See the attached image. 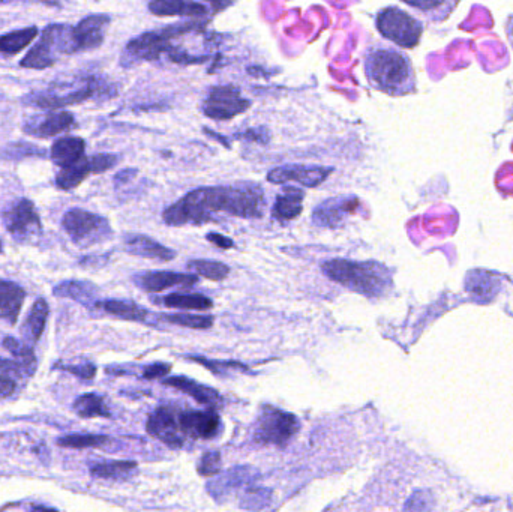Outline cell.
<instances>
[{"instance_id":"1","label":"cell","mask_w":513,"mask_h":512,"mask_svg":"<svg viewBox=\"0 0 513 512\" xmlns=\"http://www.w3.org/2000/svg\"><path fill=\"white\" fill-rule=\"evenodd\" d=\"M264 193L254 184H240L234 187L198 188L179 202L165 209L164 221L168 226H203L215 220L213 215L224 212L237 218L263 217Z\"/></svg>"},{"instance_id":"2","label":"cell","mask_w":513,"mask_h":512,"mask_svg":"<svg viewBox=\"0 0 513 512\" xmlns=\"http://www.w3.org/2000/svg\"><path fill=\"white\" fill-rule=\"evenodd\" d=\"M369 86L393 98L416 94L417 80L411 59L401 50L380 46L369 50L363 64Z\"/></svg>"},{"instance_id":"3","label":"cell","mask_w":513,"mask_h":512,"mask_svg":"<svg viewBox=\"0 0 513 512\" xmlns=\"http://www.w3.org/2000/svg\"><path fill=\"white\" fill-rule=\"evenodd\" d=\"M321 271L329 280L347 287L351 292L368 298H381L393 289L392 271L383 263L351 262L345 259L327 260Z\"/></svg>"},{"instance_id":"4","label":"cell","mask_w":513,"mask_h":512,"mask_svg":"<svg viewBox=\"0 0 513 512\" xmlns=\"http://www.w3.org/2000/svg\"><path fill=\"white\" fill-rule=\"evenodd\" d=\"M107 88L98 77H81L72 82L53 83L44 91L32 92L23 98V103L35 109L60 110L92 100Z\"/></svg>"},{"instance_id":"5","label":"cell","mask_w":513,"mask_h":512,"mask_svg":"<svg viewBox=\"0 0 513 512\" xmlns=\"http://www.w3.org/2000/svg\"><path fill=\"white\" fill-rule=\"evenodd\" d=\"M71 26L50 25L42 32L38 43L21 59L20 67L26 70H45L53 67L57 55H72Z\"/></svg>"},{"instance_id":"6","label":"cell","mask_w":513,"mask_h":512,"mask_svg":"<svg viewBox=\"0 0 513 512\" xmlns=\"http://www.w3.org/2000/svg\"><path fill=\"white\" fill-rule=\"evenodd\" d=\"M377 31L386 40L392 41L401 49L413 50L422 41L423 23L398 7H387L377 14Z\"/></svg>"},{"instance_id":"7","label":"cell","mask_w":513,"mask_h":512,"mask_svg":"<svg viewBox=\"0 0 513 512\" xmlns=\"http://www.w3.org/2000/svg\"><path fill=\"white\" fill-rule=\"evenodd\" d=\"M62 229L78 247H92L108 241L113 235L107 218L84 209H69L62 218Z\"/></svg>"},{"instance_id":"8","label":"cell","mask_w":513,"mask_h":512,"mask_svg":"<svg viewBox=\"0 0 513 512\" xmlns=\"http://www.w3.org/2000/svg\"><path fill=\"white\" fill-rule=\"evenodd\" d=\"M197 25H177L173 28L164 29V31L147 32L129 41L122 56L123 67H131L140 61H155L162 53L170 55L173 47L170 46L171 40L177 35L186 34L194 31Z\"/></svg>"},{"instance_id":"9","label":"cell","mask_w":513,"mask_h":512,"mask_svg":"<svg viewBox=\"0 0 513 512\" xmlns=\"http://www.w3.org/2000/svg\"><path fill=\"white\" fill-rule=\"evenodd\" d=\"M299 428V419L296 415L284 412L270 404H264L255 425L254 439L255 442L264 443V445L284 446L296 436Z\"/></svg>"},{"instance_id":"10","label":"cell","mask_w":513,"mask_h":512,"mask_svg":"<svg viewBox=\"0 0 513 512\" xmlns=\"http://www.w3.org/2000/svg\"><path fill=\"white\" fill-rule=\"evenodd\" d=\"M251 107V101L242 97L234 86H213L203 101L204 115L215 121H228L242 115Z\"/></svg>"},{"instance_id":"11","label":"cell","mask_w":513,"mask_h":512,"mask_svg":"<svg viewBox=\"0 0 513 512\" xmlns=\"http://www.w3.org/2000/svg\"><path fill=\"white\" fill-rule=\"evenodd\" d=\"M5 229L18 242H27L41 235L42 224L35 205L29 199L12 203L2 215Z\"/></svg>"},{"instance_id":"12","label":"cell","mask_w":513,"mask_h":512,"mask_svg":"<svg viewBox=\"0 0 513 512\" xmlns=\"http://www.w3.org/2000/svg\"><path fill=\"white\" fill-rule=\"evenodd\" d=\"M185 436L209 440L221 433V418L213 407L207 410H186L177 415Z\"/></svg>"},{"instance_id":"13","label":"cell","mask_w":513,"mask_h":512,"mask_svg":"<svg viewBox=\"0 0 513 512\" xmlns=\"http://www.w3.org/2000/svg\"><path fill=\"white\" fill-rule=\"evenodd\" d=\"M146 428L150 436L161 440L168 448H182L185 442V434L182 433L179 419L170 407H158L155 412L150 413Z\"/></svg>"},{"instance_id":"14","label":"cell","mask_w":513,"mask_h":512,"mask_svg":"<svg viewBox=\"0 0 513 512\" xmlns=\"http://www.w3.org/2000/svg\"><path fill=\"white\" fill-rule=\"evenodd\" d=\"M75 118L66 110H50V112L35 115L27 119L23 131L36 139H51L74 127Z\"/></svg>"},{"instance_id":"15","label":"cell","mask_w":513,"mask_h":512,"mask_svg":"<svg viewBox=\"0 0 513 512\" xmlns=\"http://www.w3.org/2000/svg\"><path fill=\"white\" fill-rule=\"evenodd\" d=\"M332 167L320 166H299V164H290V166L276 167L267 175V181L272 184H285V182H297L303 187L315 188L323 184L330 175Z\"/></svg>"},{"instance_id":"16","label":"cell","mask_w":513,"mask_h":512,"mask_svg":"<svg viewBox=\"0 0 513 512\" xmlns=\"http://www.w3.org/2000/svg\"><path fill=\"white\" fill-rule=\"evenodd\" d=\"M359 209V199L354 196L333 197L324 200L312 212V221L320 227L336 229Z\"/></svg>"},{"instance_id":"17","label":"cell","mask_w":513,"mask_h":512,"mask_svg":"<svg viewBox=\"0 0 513 512\" xmlns=\"http://www.w3.org/2000/svg\"><path fill=\"white\" fill-rule=\"evenodd\" d=\"M111 19L104 14L89 16L71 29L72 53L98 49L104 43L105 31Z\"/></svg>"},{"instance_id":"18","label":"cell","mask_w":513,"mask_h":512,"mask_svg":"<svg viewBox=\"0 0 513 512\" xmlns=\"http://www.w3.org/2000/svg\"><path fill=\"white\" fill-rule=\"evenodd\" d=\"M258 476L257 470L249 466H237L227 472L221 473L218 478L212 479L207 484V493L216 500V502H225L233 491L239 488H246L254 484Z\"/></svg>"},{"instance_id":"19","label":"cell","mask_w":513,"mask_h":512,"mask_svg":"<svg viewBox=\"0 0 513 512\" xmlns=\"http://www.w3.org/2000/svg\"><path fill=\"white\" fill-rule=\"evenodd\" d=\"M132 280L140 289L149 293H159L162 290L171 289V287L189 289L198 283L197 274H179V272L171 271L143 272V274L134 275Z\"/></svg>"},{"instance_id":"20","label":"cell","mask_w":513,"mask_h":512,"mask_svg":"<svg viewBox=\"0 0 513 512\" xmlns=\"http://www.w3.org/2000/svg\"><path fill=\"white\" fill-rule=\"evenodd\" d=\"M125 250L132 256L155 259L159 262H170L176 259L177 253L165 245L159 244L155 239L144 235H126L123 239Z\"/></svg>"},{"instance_id":"21","label":"cell","mask_w":513,"mask_h":512,"mask_svg":"<svg viewBox=\"0 0 513 512\" xmlns=\"http://www.w3.org/2000/svg\"><path fill=\"white\" fill-rule=\"evenodd\" d=\"M162 385L179 389L183 394L189 395V397L194 398L198 403L204 404V406L207 407H213V409L221 406L222 403V398L221 395L218 394V391L209 388V386L201 385V383L195 382V380L189 379V377H167V379L162 380Z\"/></svg>"},{"instance_id":"22","label":"cell","mask_w":513,"mask_h":512,"mask_svg":"<svg viewBox=\"0 0 513 512\" xmlns=\"http://www.w3.org/2000/svg\"><path fill=\"white\" fill-rule=\"evenodd\" d=\"M414 13L419 14L425 22L444 23L453 11L458 8L461 0H401Z\"/></svg>"},{"instance_id":"23","label":"cell","mask_w":513,"mask_h":512,"mask_svg":"<svg viewBox=\"0 0 513 512\" xmlns=\"http://www.w3.org/2000/svg\"><path fill=\"white\" fill-rule=\"evenodd\" d=\"M26 292L23 287L12 281H0V319L9 325H15L24 304Z\"/></svg>"},{"instance_id":"24","label":"cell","mask_w":513,"mask_h":512,"mask_svg":"<svg viewBox=\"0 0 513 512\" xmlns=\"http://www.w3.org/2000/svg\"><path fill=\"white\" fill-rule=\"evenodd\" d=\"M99 289L95 284L89 281L68 280L56 284L53 289V295L56 298H68L78 304L86 305V307H95L96 298H98Z\"/></svg>"},{"instance_id":"25","label":"cell","mask_w":513,"mask_h":512,"mask_svg":"<svg viewBox=\"0 0 513 512\" xmlns=\"http://www.w3.org/2000/svg\"><path fill=\"white\" fill-rule=\"evenodd\" d=\"M150 13L155 16H206V5L192 2V0H150Z\"/></svg>"},{"instance_id":"26","label":"cell","mask_w":513,"mask_h":512,"mask_svg":"<svg viewBox=\"0 0 513 512\" xmlns=\"http://www.w3.org/2000/svg\"><path fill=\"white\" fill-rule=\"evenodd\" d=\"M86 142L81 137H62L50 149V158L57 167H66L84 157Z\"/></svg>"},{"instance_id":"27","label":"cell","mask_w":513,"mask_h":512,"mask_svg":"<svg viewBox=\"0 0 513 512\" xmlns=\"http://www.w3.org/2000/svg\"><path fill=\"white\" fill-rule=\"evenodd\" d=\"M303 194L302 190L287 187L284 193L276 197L275 205L272 208V215L279 221H291L299 217L303 211Z\"/></svg>"},{"instance_id":"28","label":"cell","mask_w":513,"mask_h":512,"mask_svg":"<svg viewBox=\"0 0 513 512\" xmlns=\"http://www.w3.org/2000/svg\"><path fill=\"white\" fill-rule=\"evenodd\" d=\"M50 307L45 299H36L35 304L30 308L23 326H21V334L29 340L30 343H38L39 338L44 334L45 325H47Z\"/></svg>"},{"instance_id":"29","label":"cell","mask_w":513,"mask_h":512,"mask_svg":"<svg viewBox=\"0 0 513 512\" xmlns=\"http://www.w3.org/2000/svg\"><path fill=\"white\" fill-rule=\"evenodd\" d=\"M95 308H101L105 313L129 322H144L149 317V311L146 308L129 301L108 299V301L96 302Z\"/></svg>"},{"instance_id":"30","label":"cell","mask_w":513,"mask_h":512,"mask_svg":"<svg viewBox=\"0 0 513 512\" xmlns=\"http://www.w3.org/2000/svg\"><path fill=\"white\" fill-rule=\"evenodd\" d=\"M90 173H92V169H90L89 158H80L75 163L60 169L56 176L57 188L63 191L74 190Z\"/></svg>"},{"instance_id":"31","label":"cell","mask_w":513,"mask_h":512,"mask_svg":"<svg viewBox=\"0 0 513 512\" xmlns=\"http://www.w3.org/2000/svg\"><path fill=\"white\" fill-rule=\"evenodd\" d=\"M90 475L102 479H126L138 470L135 461H99L90 464Z\"/></svg>"},{"instance_id":"32","label":"cell","mask_w":513,"mask_h":512,"mask_svg":"<svg viewBox=\"0 0 513 512\" xmlns=\"http://www.w3.org/2000/svg\"><path fill=\"white\" fill-rule=\"evenodd\" d=\"M39 31L36 26H30L26 29H18V31L9 32V34L0 37V53L3 55H17L23 52L27 46L35 41Z\"/></svg>"},{"instance_id":"33","label":"cell","mask_w":513,"mask_h":512,"mask_svg":"<svg viewBox=\"0 0 513 512\" xmlns=\"http://www.w3.org/2000/svg\"><path fill=\"white\" fill-rule=\"evenodd\" d=\"M72 409L80 418H111L110 410L105 407L104 398L95 392L80 395L72 404Z\"/></svg>"},{"instance_id":"34","label":"cell","mask_w":513,"mask_h":512,"mask_svg":"<svg viewBox=\"0 0 513 512\" xmlns=\"http://www.w3.org/2000/svg\"><path fill=\"white\" fill-rule=\"evenodd\" d=\"M162 304L168 308L179 310L207 311L213 308V301L207 296L195 295V293H171L162 299Z\"/></svg>"},{"instance_id":"35","label":"cell","mask_w":513,"mask_h":512,"mask_svg":"<svg viewBox=\"0 0 513 512\" xmlns=\"http://www.w3.org/2000/svg\"><path fill=\"white\" fill-rule=\"evenodd\" d=\"M189 271L212 281H222L230 275V268L224 263L215 260H191L188 263Z\"/></svg>"},{"instance_id":"36","label":"cell","mask_w":513,"mask_h":512,"mask_svg":"<svg viewBox=\"0 0 513 512\" xmlns=\"http://www.w3.org/2000/svg\"><path fill=\"white\" fill-rule=\"evenodd\" d=\"M110 442V437L102 436V434H69V436L59 437L57 445L62 448L84 449L99 448Z\"/></svg>"},{"instance_id":"37","label":"cell","mask_w":513,"mask_h":512,"mask_svg":"<svg viewBox=\"0 0 513 512\" xmlns=\"http://www.w3.org/2000/svg\"><path fill=\"white\" fill-rule=\"evenodd\" d=\"M47 157L45 149L38 148L32 143L17 142L5 146L0 152V160L20 161L24 158H44Z\"/></svg>"},{"instance_id":"38","label":"cell","mask_w":513,"mask_h":512,"mask_svg":"<svg viewBox=\"0 0 513 512\" xmlns=\"http://www.w3.org/2000/svg\"><path fill=\"white\" fill-rule=\"evenodd\" d=\"M3 347H5L11 355H14L18 362L26 365L27 370H29L30 373H35L36 356L35 353H33L32 347L27 346V344L20 343V341L14 337L3 338Z\"/></svg>"},{"instance_id":"39","label":"cell","mask_w":513,"mask_h":512,"mask_svg":"<svg viewBox=\"0 0 513 512\" xmlns=\"http://www.w3.org/2000/svg\"><path fill=\"white\" fill-rule=\"evenodd\" d=\"M270 502H272V491L264 487H255L254 484H251L246 487L242 502H240V508L258 511V509L267 508Z\"/></svg>"},{"instance_id":"40","label":"cell","mask_w":513,"mask_h":512,"mask_svg":"<svg viewBox=\"0 0 513 512\" xmlns=\"http://www.w3.org/2000/svg\"><path fill=\"white\" fill-rule=\"evenodd\" d=\"M159 319H162V322L191 329H209L213 325L212 316H197V314H162Z\"/></svg>"},{"instance_id":"41","label":"cell","mask_w":513,"mask_h":512,"mask_svg":"<svg viewBox=\"0 0 513 512\" xmlns=\"http://www.w3.org/2000/svg\"><path fill=\"white\" fill-rule=\"evenodd\" d=\"M222 458L218 451H206L198 464V473L201 476H215L221 472Z\"/></svg>"},{"instance_id":"42","label":"cell","mask_w":513,"mask_h":512,"mask_svg":"<svg viewBox=\"0 0 513 512\" xmlns=\"http://www.w3.org/2000/svg\"><path fill=\"white\" fill-rule=\"evenodd\" d=\"M53 370L66 371V373L72 374V376L81 380H92L96 374V365L89 364V362L80 365H66L63 362H56L53 365Z\"/></svg>"},{"instance_id":"43","label":"cell","mask_w":513,"mask_h":512,"mask_svg":"<svg viewBox=\"0 0 513 512\" xmlns=\"http://www.w3.org/2000/svg\"><path fill=\"white\" fill-rule=\"evenodd\" d=\"M0 376L21 379V377L32 376V373L21 362L0 358Z\"/></svg>"},{"instance_id":"44","label":"cell","mask_w":513,"mask_h":512,"mask_svg":"<svg viewBox=\"0 0 513 512\" xmlns=\"http://www.w3.org/2000/svg\"><path fill=\"white\" fill-rule=\"evenodd\" d=\"M117 161H119V157L113 154H98L89 158L90 169H92V173H95V175L113 169Z\"/></svg>"},{"instance_id":"45","label":"cell","mask_w":513,"mask_h":512,"mask_svg":"<svg viewBox=\"0 0 513 512\" xmlns=\"http://www.w3.org/2000/svg\"><path fill=\"white\" fill-rule=\"evenodd\" d=\"M188 359L198 362V364H203L204 367H207V370L213 371V373H221L222 370H231V368L240 371L246 370V367H243L239 362L207 361V359L198 358V356H188Z\"/></svg>"},{"instance_id":"46","label":"cell","mask_w":513,"mask_h":512,"mask_svg":"<svg viewBox=\"0 0 513 512\" xmlns=\"http://www.w3.org/2000/svg\"><path fill=\"white\" fill-rule=\"evenodd\" d=\"M171 371L170 364H164V362H156V364L147 365L143 368V374L141 376L146 380L162 379L167 376Z\"/></svg>"},{"instance_id":"47","label":"cell","mask_w":513,"mask_h":512,"mask_svg":"<svg viewBox=\"0 0 513 512\" xmlns=\"http://www.w3.org/2000/svg\"><path fill=\"white\" fill-rule=\"evenodd\" d=\"M206 239L212 242L213 245H216V247L222 248V250H230V248L234 247L233 239L219 235V233H207Z\"/></svg>"},{"instance_id":"48","label":"cell","mask_w":513,"mask_h":512,"mask_svg":"<svg viewBox=\"0 0 513 512\" xmlns=\"http://www.w3.org/2000/svg\"><path fill=\"white\" fill-rule=\"evenodd\" d=\"M15 388H17V385H15L14 379H11V377L0 376V400H5V398L11 397L15 392Z\"/></svg>"},{"instance_id":"49","label":"cell","mask_w":513,"mask_h":512,"mask_svg":"<svg viewBox=\"0 0 513 512\" xmlns=\"http://www.w3.org/2000/svg\"><path fill=\"white\" fill-rule=\"evenodd\" d=\"M135 176H137V170L135 169L122 170V172H119L114 176V185H116V188L122 187V185L128 184L129 181H132Z\"/></svg>"},{"instance_id":"50","label":"cell","mask_w":513,"mask_h":512,"mask_svg":"<svg viewBox=\"0 0 513 512\" xmlns=\"http://www.w3.org/2000/svg\"><path fill=\"white\" fill-rule=\"evenodd\" d=\"M504 34H506L507 43H509L510 49L513 50V14L507 17L504 22Z\"/></svg>"},{"instance_id":"51","label":"cell","mask_w":513,"mask_h":512,"mask_svg":"<svg viewBox=\"0 0 513 512\" xmlns=\"http://www.w3.org/2000/svg\"><path fill=\"white\" fill-rule=\"evenodd\" d=\"M38 4L48 5V7H60V0H35Z\"/></svg>"},{"instance_id":"52","label":"cell","mask_w":513,"mask_h":512,"mask_svg":"<svg viewBox=\"0 0 513 512\" xmlns=\"http://www.w3.org/2000/svg\"><path fill=\"white\" fill-rule=\"evenodd\" d=\"M32 509H33V511H38V509H45V511H47V509H54V508H50V506H45V505H36V506H32Z\"/></svg>"},{"instance_id":"53","label":"cell","mask_w":513,"mask_h":512,"mask_svg":"<svg viewBox=\"0 0 513 512\" xmlns=\"http://www.w3.org/2000/svg\"><path fill=\"white\" fill-rule=\"evenodd\" d=\"M8 2H12V0H0V4H8Z\"/></svg>"},{"instance_id":"54","label":"cell","mask_w":513,"mask_h":512,"mask_svg":"<svg viewBox=\"0 0 513 512\" xmlns=\"http://www.w3.org/2000/svg\"><path fill=\"white\" fill-rule=\"evenodd\" d=\"M3 253V245H2V241H0V254Z\"/></svg>"}]
</instances>
